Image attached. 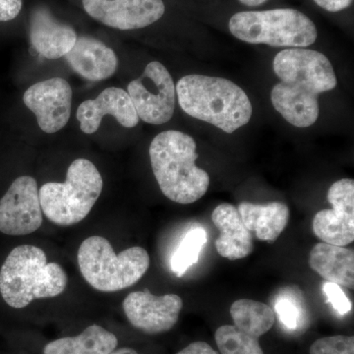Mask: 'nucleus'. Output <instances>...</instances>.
Instances as JSON below:
<instances>
[{
	"label": "nucleus",
	"mask_w": 354,
	"mask_h": 354,
	"mask_svg": "<svg viewBox=\"0 0 354 354\" xmlns=\"http://www.w3.org/2000/svg\"><path fill=\"white\" fill-rule=\"evenodd\" d=\"M235 327L262 337L276 322L274 310L269 305L252 299H239L230 307Z\"/></svg>",
	"instance_id": "nucleus-21"
},
{
	"label": "nucleus",
	"mask_w": 354,
	"mask_h": 354,
	"mask_svg": "<svg viewBox=\"0 0 354 354\" xmlns=\"http://www.w3.org/2000/svg\"><path fill=\"white\" fill-rule=\"evenodd\" d=\"M139 120L149 124L169 122L176 109V90L174 79L164 64L152 62L143 74L127 86Z\"/></svg>",
	"instance_id": "nucleus-8"
},
{
	"label": "nucleus",
	"mask_w": 354,
	"mask_h": 354,
	"mask_svg": "<svg viewBox=\"0 0 354 354\" xmlns=\"http://www.w3.org/2000/svg\"><path fill=\"white\" fill-rule=\"evenodd\" d=\"M279 82L272 88L274 109L298 128L310 127L320 113L319 95L337 87L334 67L326 55L307 48H286L272 62Z\"/></svg>",
	"instance_id": "nucleus-1"
},
{
	"label": "nucleus",
	"mask_w": 354,
	"mask_h": 354,
	"mask_svg": "<svg viewBox=\"0 0 354 354\" xmlns=\"http://www.w3.org/2000/svg\"><path fill=\"white\" fill-rule=\"evenodd\" d=\"M118 346V339L113 333L94 324L79 335L48 342L43 354H109Z\"/></svg>",
	"instance_id": "nucleus-20"
},
{
	"label": "nucleus",
	"mask_w": 354,
	"mask_h": 354,
	"mask_svg": "<svg viewBox=\"0 0 354 354\" xmlns=\"http://www.w3.org/2000/svg\"><path fill=\"white\" fill-rule=\"evenodd\" d=\"M41 225L38 183L34 177H18L0 199V232L22 236L37 232Z\"/></svg>",
	"instance_id": "nucleus-9"
},
{
	"label": "nucleus",
	"mask_w": 354,
	"mask_h": 354,
	"mask_svg": "<svg viewBox=\"0 0 354 354\" xmlns=\"http://www.w3.org/2000/svg\"><path fill=\"white\" fill-rule=\"evenodd\" d=\"M65 57L77 74L93 82L106 80L118 69L115 53L93 37H77L73 48Z\"/></svg>",
	"instance_id": "nucleus-16"
},
{
	"label": "nucleus",
	"mask_w": 354,
	"mask_h": 354,
	"mask_svg": "<svg viewBox=\"0 0 354 354\" xmlns=\"http://www.w3.org/2000/svg\"><path fill=\"white\" fill-rule=\"evenodd\" d=\"M212 221L220 230L216 248L221 257L241 260L254 250V235L247 230L234 205L221 204L212 213Z\"/></svg>",
	"instance_id": "nucleus-17"
},
{
	"label": "nucleus",
	"mask_w": 354,
	"mask_h": 354,
	"mask_svg": "<svg viewBox=\"0 0 354 354\" xmlns=\"http://www.w3.org/2000/svg\"><path fill=\"white\" fill-rule=\"evenodd\" d=\"M39 247L24 244L14 248L0 270V295L9 306L22 309L32 300L62 295L67 286L64 268L48 263Z\"/></svg>",
	"instance_id": "nucleus-4"
},
{
	"label": "nucleus",
	"mask_w": 354,
	"mask_h": 354,
	"mask_svg": "<svg viewBox=\"0 0 354 354\" xmlns=\"http://www.w3.org/2000/svg\"><path fill=\"white\" fill-rule=\"evenodd\" d=\"M72 88L64 78H50L28 88L23 102L36 115L39 127L53 134L68 123L71 115Z\"/></svg>",
	"instance_id": "nucleus-12"
},
{
	"label": "nucleus",
	"mask_w": 354,
	"mask_h": 354,
	"mask_svg": "<svg viewBox=\"0 0 354 354\" xmlns=\"http://www.w3.org/2000/svg\"><path fill=\"white\" fill-rule=\"evenodd\" d=\"M108 114L125 128L136 127L140 120L127 91L116 87L104 88L95 100L83 102L77 109L76 116L82 132L94 134Z\"/></svg>",
	"instance_id": "nucleus-14"
},
{
	"label": "nucleus",
	"mask_w": 354,
	"mask_h": 354,
	"mask_svg": "<svg viewBox=\"0 0 354 354\" xmlns=\"http://www.w3.org/2000/svg\"><path fill=\"white\" fill-rule=\"evenodd\" d=\"M323 291L328 298V302L333 305L339 315H346L351 311L353 306L351 300L346 297L341 286L326 281L323 286Z\"/></svg>",
	"instance_id": "nucleus-25"
},
{
	"label": "nucleus",
	"mask_w": 354,
	"mask_h": 354,
	"mask_svg": "<svg viewBox=\"0 0 354 354\" xmlns=\"http://www.w3.org/2000/svg\"><path fill=\"white\" fill-rule=\"evenodd\" d=\"M122 307L135 329L147 335H158L169 332L176 325L183 301L174 293L157 297L146 290L129 293Z\"/></svg>",
	"instance_id": "nucleus-11"
},
{
	"label": "nucleus",
	"mask_w": 354,
	"mask_h": 354,
	"mask_svg": "<svg viewBox=\"0 0 354 354\" xmlns=\"http://www.w3.org/2000/svg\"><path fill=\"white\" fill-rule=\"evenodd\" d=\"M22 0H0V22L15 19L22 9Z\"/></svg>",
	"instance_id": "nucleus-27"
},
{
	"label": "nucleus",
	"mask_w": 354,
	"mask_h": 354,
	"mask_svg": "<svg viewBox=\"0 0 354 354\" xmlns=\"http://www.w3.org/2000/svg\"><path fill=\"white\" fill-rule=\"evenodd\" d=\"M30 39L35 50L48 59L65 57L77 39L75 30L57 20L50 9L38 6L30 20Z\"/></svg>",
	"instance_id": "nucleus-15"
},
{
	"label": "nucleus",
	"mask_w": 354,
	"mask_h": 354,
	"mask_svg": "<svg viewBox=\"0 0 354 354\" xmlns=\"http://www.w3.org/2000/svg\"><path fill=\"white\" fill-rule=\"evenodd\" d=\"M332 209H322L313 218L314 234L324 243L346 246L354 241V181H337L328 191Z\"/></svg>",
	"instance_id": "nucleus-10"
},
{
	"label": "nucleus",
	"mask_w": 354,
	"mask_h": 354,
	"mask_svg": "<svg viewBox=\"0 0 354 354\" xmlns=\"http://www.w3.org/2000/svg\"><path fill=\"white\" fill-rule=\"evenodd\" d=\"M239 1L243 4V6L256 7L262 6V4H264L268 0H239Z\"/></svg>",
	"instance_id": "nucleus-30"
},
{
	"label": "nucleus",
	"mask_w": 354,
	"mask_h": 354,
	"mask_svg": "<svg viewBox=\"0 0 354 354\" xmlns=\"http://www.w3.org/2000/svg\"><path fill=\"white\" fill-rule=\"evenodd\" d=\"M310 354H354V337L334 335L317 339L310 346Z\"/></svg>",
	"instance_id": "nucleus-24"
},
{
	"label": "nucleus",
	"mask_w": 354,
	"mask_h": 354,
	"mask_svg": "<svg viewBox=\"0 0 354 354\" xmlns=\"http://www.w3.org/2000/svg\"><path fill=\"white\" fill-rule=\"evenodd\" d=\"M215 339L221 354H264L259 337L234 325L221 326Z\"/></svg>",
	"instance_id": "nucleus-22"
},
{
	"label": "nucleus",
	"mask_w": 354,
	"mask_h": 354,
	"mask_svg": "<svg viewBox=\"0 0 354 354\" xmlns=\"http://www.w3.org/2000/svg\"><path fill=\"white\" fill-rule=\"evenodd\" d=\"M276 311L279 317V320L286 329H297L301 315H300V308L295 301L288 299V298H281L277 301Z\"/></svg>",
	"instance_id": "nucleus-26"
},
{
	"label": "nucleus",
	"mask_w": 354,
	"mask_h": 354,
	"mask_svg": "<svg viewBox=\"0 0 354 354\" xmlns=\"http://www.w3.org/2000/svg\"><path fill=\"white\" fill-rule=\"evenodd\" d=\"M109 354H138V353L131 348H116L113 353Z\"/></svg>",
	"instance_id": "nucleus-31"
},
{
	"label": "nucleus",
	"mask_w": 354,
	"mask_h": 354,
	"mask_svg": "<svg viewBox=\"0 0 354 354\" xmlns=\"http://www.w3.org/2000/svg\"><path fill=\"white\" fill-rule=\"evenodd\" d=\"M82 3L93 19L121 31L148 27L165 11L162 0H82Z\"/></svg>",
	"instance_id": "nucleus-13"
},
{
	"label": "nucleus",
	"mask_w": 354,
	"mask_h": 354,
	"mask_svg": "<svg viewBox=\"0 0 354 354\" xmlns=\"http://www.w3.org/2000/svg\"><path fill=\"white\" fill-rule=\"evenodd\" d=\"M207 243V232L204 228H191L183 237L172 255L171 267L177 277H183L188 269L196 264L199 260L203 247Z\"/></svg>",
	"instance_id": "nucleus-23"
},
{
	"label": "nucleus",
	"mask_w": 354,
	"mask_h": 354,
	"mask_svg": "<svg viewBox=\"0 0 354 354\" xmlns=\"http://www.w3.org/2000/svg\"><path fill=\"white\" fill-rule=\"evenodd\" d=\"M228 28L242 41L274 48H305L318 37L313 21L291 8L239 12L230 18Z\"/></svg>",
	"instance_id": "nucleus-7"
},
{
	"label": "nucleus",
	"mask_w": 354,
	"mask_h": 354,
	"mask_svg": "<svg viewBox=\"0 0 354 354\" xmlns=\"http://www.w3.org/2000/svg\"><path fill=\"white\" fill-rule=\"evenodd\" d=\"M314 2L329 12H339L348 8L353 4V0H313Z\"/></svg>",
	"instance_id": "nucleus-28"
},
{
	"label": "nucleus",
	"mask_w": 354,
	"mask_h": 354,
	"mask_svg": "<svg viewBox=\"0 0 354 354\" xmlns=\"http://www.w3.org/2000/svg\"><path fill=\"white\" fill-rule=\"evenodd\" d=\"M78 264L83 278L92 288L102 292H115L142 279L150 267V256L138 246L116 255L108 239L95 235L79 247Z\"/></svg>",
	"instance_id": "nucleus-5"
},
{
	"label": "nucleus",
	"mask_w": 354,
	"mask_h": 354,
	"mask_svg": "<svg viewBox=\"0 0 354 354\" xmlns=\"http://www.w3.org/2000/svg\"><path fill=\"white\" fill-rule=\"evenodd\" d=\"M309 266L329 283L354 288V253L353 250L332 244H316L309 254Z\"/></svg>",
	"instance_id": "nucleus-19"
},
{
	"label": "nucleus",
	"mask_w": 354,
	"mask_h": 354,
	"mask_svg": "<svg viewBox=\"0 0 354 354\" xmlns=\"http://www.w3.org/2000/svg\"><path fill=\"white\" fill-rule=\"evenodd\" d=\"M237 209L247 230L256 239L270 243L279 239L290 220V209L281 202L265 205L241 202Z\"/></svg>",
	"instance_id": "nucleus-18"
},
{
	"label": "nucleus",
	"mask_w": 354,
	"mask_h": 354,
	"mask_svg": "<svg viewBox=\"0 0 354 354\" xmlns=\"http://www.w3.org/2000/svg\"><path fill=\"white\" fill-rule=\"evenodd\" d=\"M176 354H218V353L207 342H195L181 349Z\"/></svg>",
	"instance_id": "nucleus-29"
},
{
	"label": "nucleus",
	"mask_w": 354,
	"mask_h": 354,
	"mask_svg": "<svg viewBox=\"0 0 354 354\" xmlns=\"http://www.w3.org/2000/svg\"><path fill=\"white\" fill-rule=\"evenodd\" d=\"M196 142L190 135L177 130L160 132L149 149L160 191L177 204H192L209 189L208 172L196 165Z\"/></svg>",
	"instance_id": "nucleus-2"
},
{
	"label": "nucleus",
	"mask_w": 354,
	"mask_h": 354,
	"mask_svg": "<svg viewBox=\"0 0 354 354\" xmlns=\"http://www.w3.org/2000/svg\"><path fill=\"white\" fill-rule=\"evenodd\" d=\"M176 90L184 113L228 134L246 125L252 116L248 95L228 79L192 74L183 77Z\"/></svg>",
	"instance_id": "nucleus-3"
},
{
	"label": "nucleus",
	"mask_w": 354,
	"mask_h": 354,
	"mask_svg": "<svg viewBox=\"0 0 354 354\" xmlns=\"http://www.w3.org/2000/svg\"><path fill=\"white\" fill-rule=\"evenodd\" d=\"M104 180L95 165L77 158L69 165L65 183H48L39 189L43 214L62 227L80 223L101 196Z\"/></svg>",
	"instance_id": "nucleus-6"
}]
</instances>
